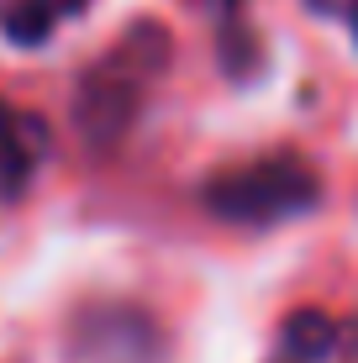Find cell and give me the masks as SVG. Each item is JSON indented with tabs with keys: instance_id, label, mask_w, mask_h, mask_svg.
I'll return each instance as SVG.
<instances>
[{
	"instance_id": "3957f363",
	"label": "cell",
	"mask_w": 358,
	"mask_h": 363,
	"mask_svg": "<svg viewBox=\"0 0 358 363\" xmlns=\"http://www.w3.org/2000/svg\"><path fill=\"white\" fill-rule=\"evenodd\" d=\"M47 147H53V132L37 111H11L0 100V206L27 195L32 174L43 169Z\"/></svg>"
},
{
	"instance_id": "6da1fadb",
	"label": "cell",
	"mask_w": 358,
	"mask_h": 363,
	"mask_svg": "<svg viewBox=\"0 0 358 363\" xmlns=\"http://www.w3.org/2000/svg\"><path fill=\"white\" fill-rule=\"evenodd\" d=\"M174 58V37L158 21H132L127 32L116 37V48L101 53L90 69L74 84V132L84 137V147L106 153L111 143H121L127 127L142 111V90L153 74L169 69Z\"/></svg>"
},
{
	"instance_id": "7a4b0ae2",
	"label": "cell",
	"mask_w": 358,
	"mask_h": 363,
	"mask_svg": "<svg viewBox=\"0 0 358 363\" xmlns=\"http://www.w3.org/2000/svg\"><path fill=\"white\" fill-rule=\"evenodd\" d=\"M322 200V174L301 153H269L253 164H232L201 184V206L232 227H274L306 216Z\"/></svg>"
},
{
	"instance_id": "277c9868",
	"label": "cell",
	"mask_w": 358,
	"mask_h": 363,
	"mask_svg": "<svg viewBox=\"0 0 358 363\" xmlns=\"http://www.w3.org/2000/svg\"><path fill=\"white\" fill-rule=\"evenodd\" d=\"M90 0H0V32L16 48H43L64 16H79Z\"/></svg>"
},
{
	"instance_id": "5b68a950",
	"label": "cell",
	"mask_w": 358,
	"mask_h": 363,
	"mask_svg": "<svg viewBox=\"0 0 358 363\" xmlns=\"http://www.w3.org/2000/svg\"><path fill=\"white\" fill-rule=\"evenodd\" d=\"M337 353V321L327 316V311H295L285 316V327H279V358L290 363H327Z\"/></svg>"
},
{
	"instance_id": "ba28073f",
	"label": "cell",
	"mask_w": 358,
	"mask_h": 363,
	"mask_svg": "<svg viewBox=\"0 0 358 363\" xmlns=\"http://www.w3.org/2000/svg\"><path fill=\"white\" fill-rule=\"evenodd\" d=\"M274 363H290V358H274Z\"/></svg>"
},
{
	"instance_id": "8992f818",
	"label": "cell",
	"mask_w": 358,
	"mask_h": 363,
	"mask_svg": "<svg viewBox=\"0 0 358 363\" xmlns=\"http://www.w3.org/2000/svg\"><path fill=\"white\" fill-rule=\"evenodd\" d=\"M306 6H311L316 16H332V21H342V16H353V11H358V0H306Z\"/></svg>"
},
{
	"instance_id": "52a82bcc",
	"label": "cell",
	"mask_w": 358,
	"mask_h": 363,
	"mask_svg": "<svg viewBox=\"0 0 358 363\" xmlns=\"http://www.w3.org/2000/svg\"><path fill=\"white\" fill-rule=\"evenodd\" d=\"M348 21H353V37H358V11H353V16H348Z\"/></svg>"
}]
</instances>
